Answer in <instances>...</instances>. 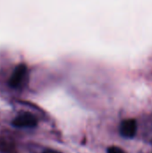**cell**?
Listing matches in <instances>:
<instances>
[{"label": "cell", "instance_id": "cell-1", "mask_svg": "<svg viewBox=\"0 0 152 153\" xmlns=\"http://www.w3.org/2000/svg\"><path fill=\"white\" fill-rule=\"evenodd\" d=\"M37 125V118L30 113H23L15 117L13 121V126L17 128H34Z\"/></svg>", "mask_w": 152, "mask_h": 153}, {"label": "cell", "instance_id": "cell-2", "mask_svg": "<svg viewBox=\"0 0 152 153\" xmlns=\"http://www.w3.org/2000/svg\"><path fill=\"white\" fill-rule=\"evenodd\" d=\"M137 132V123L134 119L124 120L120 125V134L127 139H132Z\"/></svg>", "mask_w": 152, "mask_h": 153}, {"label": "cell", "instance_id": "cell-3", "mask_svg": "<svg viewBox=\"0 0 152 153\" xmlns=\"http://www.w3.org/2000/svg\"><path fill=\"white\" fill-rule=\"evenodd\" d=\"M25 74H26V67H25V65H20L19 66H17L15 71L13 72V75L11 76L10 81H9L10 86L13 87V88L18 87L22 83V80H23V78L25 76Z\"/></svg>", "mask_w": 152, "mask_h": 153}, {"label": "cell", "instance_id": "cell-4", "mask_svg": "<svg viewBox=\"0 0 152 153\" xmlns=\"http://www.w3.org/2000/svg\"><path fill=\"white\" fill-rule=\"evenodd\" d=\"M108 153H125L122 149H120L119 147H116V146H112L109 147L108 149Z\"/></svg>", "mask_w": 152, "mask_h": 153}, {"label": "cell", "instance_id": "cell-5", "mask_svg": "<svg viewBox=\"0 0 152 153\" xmlns=\"http://www.w3.org/2000/svg\"><path fill=\"white\" fill-rule=\"evenodd\" d=\"M43 153H60V152H56V151H52V150H47V151L44 152Z\"/></svg>", "mask_w": 152, "mask_h": 153}]
</instances>
